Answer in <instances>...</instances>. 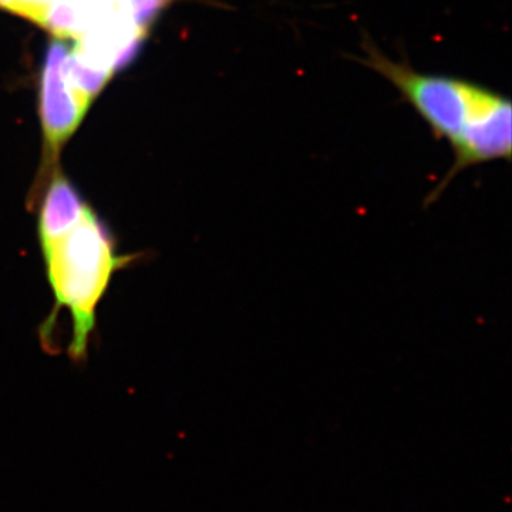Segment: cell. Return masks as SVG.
<instances>
[{"instance_id": "4", "label": "cell", "mask_w": 512, "mask_h": 512, "mask_svg": "<svg viewBox=\"0 0 512 512\" xmlns=\"http://www.w3.org/2000/svg\"><path fill=\"white\" fill-rule=\"evenodd\" d=\"M63 70L74 92L89 104H92L94 97L104 89L114 74L109 67L100 66L87 59L76 47L67 50Z\"/></svg>"}, {"instance_id": "5", "label": "cell", "mask_w": 512, "mask_h": 512, "mask_svg": "<svg viewBox=\"0 0 512 512\" xmlns=\"http://www.w3.org/2000/svg\"><path fill=\"white\" fill-rule=\"evenodd\" d=\"M55 0H0V8L40 25L46 10Z\"/></svg>"}, {"instance_id": "6", "label": "cell", "mask_w": 512, "mask_h": 512, "mask_svg": "<svg viewBox=\"0 0 512 512\" xmlns=\"http://www.w3.org/2000/svg\"><path fill=\"white\" fill-rule=\"evenodd\" d=\"M133 9L134 19L137 25L146 29L157 18L161 10L170 5L171 0H128Z\"/></svg>"}, {"instance_id": "1", "label": "cell", "mask_w": 512, "mask_h": 512, "mask_svg": "<svg viewBox=\"0 0 512 512\" xmlns=\"http://www.w3.org/2000/svg\"><path fill=\"white\" fill-rule=\"evenodd\" d=\"M26 205L35 214L37 244L53 296L52 309L39 326L40 345L59 355L57 322L66 311L72 330L67 356L74 365H83L97 332V311L114 276L143 254L120 251L109 222L59 167L28 195Z\"/></svg>"}, {"instance_id": "2", "label": "cell", "mask_w": 512, "mask_h": 512, "mask_svg": "<svg viewBox=\"0 0 512 512\" xmlns=\"http://www.w3.org/2000/svg\"><path fill=\"white\" fill-rule=\"evenodd\" d=\"M362 47L366 57L357 60L392 84L433 137L446 140L453 150V165L424 207L439 200L461 171L511 160L512 104L507 96L461 77L417 72L407 60L389 59L367 37Z\"/></svg>"}, {"instance_id": "3", "label": "cell", "mask_w": 512, "mask_h": 512, "mask_svg": "<svg viewBox=\"0 0 512 512\" xmlns=\"http://www.w3.org/2000/svg\"><path fill=\"white\" fill-rule=\"evenodd\" d=\"M67 47L60 42L50 43L47 49L42 82H40V116L45 134V156L33 183V194L42 187L59 165L60 151L82 123L90 104L79 96L64 74L63 63Z\"/></svg>"}]
</instances>
